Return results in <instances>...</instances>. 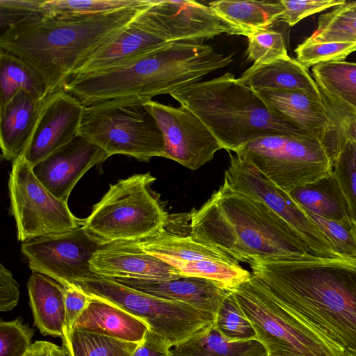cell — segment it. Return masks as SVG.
Listing matches in <instances>:
<instances>
[{
  "instance_id": "cell-1",
  "label": "cell",
  "mask_w": 356,
  "mask_h": 356,
  "mask_svg": "<svg viewBox=\"0 0 356 356\" xmlns=\"http://www.w3.org/2000/svg\"><path fill=\"white\" fill-rule=\"evenodd\" d=\"M251 273L299 321L346 356H356V258L309 252L256 258Z\"/></svg>"
},
{
  "instance_id": "cell-2",
  "label": "cell",
  "mask_w": 356,
  "mask_h": 356,
  "mask_svg": "<svg viewBox=\"0 0 356 356\" xmlns=\"http://www.w3.org/2000/svg\"><path fill=\"white\" fill-rule=\"evenodd\" d=\"M156 1L96 15L35 14L2 32L0 49L34 67L51 95L63 89L82 61L111 41Z\"/></svg>"
},
{
  "instance_id": "cell-3",
  "label": "cell",
  "mask_w": 356,
  "mask_h": 356,
  "mask_svg": "<svg viewBox=\"0 0 356 356\" xmlns=\"http://www.w3.org/2000/svg\"><path fill=\"white\" fill-rule=\"evenodd\" d=\"M228 56L200 42H169L120 65L71 77L63 89L83 106L127 96L152 97L182 89L229 65Z\"/></svg>"
},
{
  "instance_id": "cell-4",
  "label": "cell",
  "mask_w": 356,
  "mask_h": 356,
  "mask_svg": "<svg viewBox=\"0 0 356 356\" xmlns=\"http://www.w3.org/2000/svg\"><path fill=\"white\" fill-rule=\"evenodd\" d=\"M189 216V234L219 248L238 262L309 253L277 213L261 200L224 183Z\"/></svg>"
},
{
  "instance_id": "cell-5",
  "label": "cell",
  "mask_w": 356,
  "mask_h": 356,
  "mask_svg": "<svg viewBox=\"0 0 356 356\" xmlns=\"http://www.w3.org/2000/svg\"><path fill=\"white\" fill-rule=\"evenodd\" d=\"M170 95L195 114L227 152L270 136L308 135L230 72Z\"/></svg>"
},
{
  "instance_id": "cell-6",
  "label": "cell",
  "mask_w": 356,
  "mask_h": 356,
  "mask_svg": "<svg viewBox=\"0 0 356 356\" xmlns=\"http://www.w3.org/2000/svg\"><path fill=\"white\" fill-rule=\"evenodd\" d=\"M155 180L147 172L111 185L83 228L104 245L143 240L165 229L168 216L151 189Z\"/></svg>"
},
{
  "instance_id": "cell-7",
  "label": "cell",
  "mask_w": 356,
  "mask_h": 356,
  "mask_svg": "<svg viewBox=\"0 0 356 356\" xmlns=\"http://www.w3.org/2000/svg\"><path fill=\"white\" fill-rule=\"evenodd\" d=\"M139 96L116 97L85 106L79 134L102 149L108 156L122 154L140 161L163 157L164 140Z\"/></svg>"
},
{
  "instance_id": "cell-8",
  "label": "cell",
  "mask_w": 356,
  "mask_h": 356,
  "mask_svg": "<svg viewBox=\"0 0 356 356\" xmlns=\"http://www.w3.org/2000/svg\"><path fill=\"white\" fill-rule=\"evenodd\" d=\"M88 295L110 302L145 321L170 348L213 325L214 316L184 302L149 295L94 275L76 283Z\"/></svg>"
},
{
  "instance_id": "cell-9",
  "label": "cell",
  "mask_w": 356,
  "mask_h": 356,
  "mask_svg": "<svg viewBox=\"0 0 356 356\" xmlns=\"http://www.w3.org/2000/svg\"><path fill=\"white\" fill-rule=\"evenodd\" d=\"M235 154L246 158L287 193L332 172L327 145L309 135L281 134L258 138Z\"/></svg>"
},
{
  "instance_id": "cell-10",
  "label": "cell",
  "mask_w": 356,
  "mask_h": 356,
  "mask_svg": "<svg viewBox=\"0 0 356 356\" xmlns=\"http://www.w3.org/2000/svg\"><path fill=\"white\" fill-rule=\"evenodd\" d=\"M231 291L264 347L291 349L305 356H341L282 307L252 273Z\"/></svg>"
},
{
  "instance_id": "cell-11",
  "label": "cell",
  "mask_w": 356,
  "mask_h": 356,
  "mask_svg": "<svg viewBox=\"0 0 356 356\" xmlns=\"http://www.w3.org/2000/svg\"><path fill=\"white\" fill-rule=\"evenodd\" d=\"M8 191L18 240L74 229L83 224L76 218L67 202L54 196L38 180L24 154L13 161Z\"/></svg>"
},
{
  "instance_id": "cell-12",
  "label": "cell",
  "mask_w": 356,
  "mask_h": 356,
  "mask_svg": "<svg viewBox=\"0 0 356 356\" xmlns=\"http://www.w3.org/2000/svg\"><path fill=\"white\" fill-rule=\"evenodd\" d=\"M229 165L224 184L232 189L254 197L283 218L305 244L310 254L339 258L334 246L289 194L261 173L250 161L229 152Z\"/></svg>"
},
{
  "instance_id": "cell-13",
  "label": "cell",
  "mask_w": 356,
  "mask_h": 356,
  "mask_svg": "<svg viewBox=\"0 0 356 356\" xmlns=\"http://www.w3.org/2000/svg\"><path fill=\"white\" fill-rule=\"evenodd\" d=\"M104 244L82 226L29 239L22 252L32 272L47 275L64 287L93 276L90 261Z\"/></svg>"
},
{
  "instance_id": "cell-14",
  "label": "cell",
  "mask_w": 356,
  "mask_h": 356,
  "mask_svg": "<svg viewBox=\"0 0 356 356\" xmlns=\"http://www.w3.org/2000/svg\"><path fill=\"white\" fill-rule=\"evenodd\" d=\"M145 107L155 119L163 137V158L191 170H197L210 161L222 145L191 111L149 100Z\"/></svg>"
},
{
  "instance_id": "cell-15",
  "label": "cell",
  "mask_w": 356,
  "mask_h": 356,
  "mask_svg": "<svg viewBox=\"0 0 356 356\" xmlns=\"http://www.w3.org/2000/svg\"><path fill=\"white\" fill-rule=\"evenodd\" d=\"M145 14L154 32L167 42L202 43L222 33L246 36L209 6L195 1L156 0Z\"/></svg>"
},
{
  "instance_id": "cell-16",
  "label": "cell",
  "mask_w": 356,
  "mask_h": 356,
  "mask_svg": "<svg viewBox=\"0 0 356 356\" xmlns=\"http://www.w3.org/2000/svg\"><path fill=\"white\" fill-rule=\"evenodd\" d=\"M84 107L64 89L47 98L24 154L32 167L79 134Z\"/></svg>"
},
{
  "instance_id": "cell-17",
  "label": "cell",
  "mask_w": 356,
  "mask_h": 356,
  "mask_svg": "<svg viewBox=\"0 0 356 356\" xmlns=\"http://www.w3.org/2000/svg\"><path fill=\"white\" fill-rule=\"evenodd\" d=\"M108 158L100 147L77 135L33 167L38 180L58 199L67 202L81 177Z\"/></svg>"
},
{
  "instance_id": "cell-18",
  "label": "cell",
  "mask_w": 356,
  "mask_h": 356,
  "mask_svg": "<svg viewBox=\"0 0 356 356\" xmlns=\"http://www.w3.org/2000/svg\"><path fill=\"white\" fill-rule=\"evenodd\" d=\"M90 265L94 274L108 278L165 280L184 277L177 269L132 242L103 245L93 254Z\"/></svg>"
},
{
  "instance_id": "cell-19",
  "label": "cell",
  "mask_w": 356,
  "mask_h": 356,
  "mask_svg": "<svg viewBox=\"0 0 356 356\" xmlns=\"http://www.w3.org/2000/svg\"><path fill=\"white\" fill-rule=\"evenodd\" d=\"M109 279L149 295L186 303L214 317L222 300L230 291L214 282L193 277L165 280Z\"/></svg>"
},
{
  "instance_id": "cell-20",
  "label": "cell",
  "mask_w": 356,
  "mask_h": 356,
  "mask_svg": "<svg viewBox=\"0 0 356 356\" xmlns=\"http://www.w3.org/2000/svg\"><path fill=\"white\" fill-rule=\"evenodd\" d=\"M254 90L270 108L307 134L325 143L333 135L335 126L323 100L301 91Z\"/></svg>"
},
{
  "instance_id": "cell-21",
  "label": "cell",
  "mask_w": 356,
  "mask_h": 356,
  "mask_svg": "<svg viewBox=\"0 0 356 356\" xmlns=\"http://www.w3.org/2000/svg\"><path fill=\"white\" fill-rule=\"evenodd\" d=\"M47 98L42 99L19 90L0 106V145L3 159L13 161L24 154Z\"/></svg>"
},
{
  "instance_id": "cell-22",
  "label": "cell",
  "mask_w": 356,
  "mask_h": 356,
  "mask_svg": "<svg viewBox=\"0 0 356 356\" xmlns=\"http://www.w3.org/2000/svg\"><path fill=\"white\" fill-rule=\"evenodd\" d=\"M90 296L74 330L108 336L140 343L149 330L147 323L125 309L105 300Z\"/></svg>"
},
{
  "instance_id": "cell-23",
  "label": "cell",
  "mask_w": 356,
  "mask_h": 356,
  "mask_svg": "<svg viewBox=\"0 0 356 356\" xmlns=\"http://www.w3.org/2000/svg\"><path fill=\"white\" fill-rule=\"evenodd\" d=\"M238 79L254 90L301 91L323 100L307 69L289 56L265 65H252Z\"/></svg>"
},
{
  "instance_id": "cell-24",
  "label": "cell",
  "mask_w": 356,
  "mask_h": 356,
  "mask_svg": "<svg viewBox=\"0 0 356 356\" xmlns=\"http://www.w3.org/2000/svg\"><path fill=\"white\" fill-rule=\"evenodd\" d=\"M33 325L43 336L63 338L65 288L51 277L33 272L27 282Z\"/></svg>"
},
{
  "instance_id": "cell-25",
  "label": "cell",
  "mask_w": 356,
  "mask_h": 356,
  "mask_svg": "<svg viewBox=\"0 0 356 356\" xmlns=\"http://www.w3.org/2000/svg\"><path fill=\"white\" fill-rule=\"evenodd\" d=\"M146 253L162 260L171 259L181 261L210 259L239 264L235 259L219 248L187 236L172 234L165 229L154 236L131 241Z\"/></svg>"
},
{
  "instance_id": "cell-26",
  "label": "cell",
  "mask_w": 356,
  "mask_h": 356,
  "mask_svg": "<svg viewBox=\"0 0 356 356\" xmlns=\"http://www.w3.org/2000/svg\"><path fill=\"white\" fill-rule=\"evenodd\" d=\"M209 6L219 15L238 26L246 37L269 28L280 20L284 8L280 1L219 0Z\"/></svg>"
},
{
  "instance_id": "cell-27",
  "label": "cell",
  "mask_w": 356,
  "mask_h": 356,
  "mask_svg": "<svg viewBox=\"0 0 356 356\" xmlns=\"http://www.w3.org/2000/svg\"><path fill=\"white\" fill-rule=\"evenodd\" d=\"M174 356H267L258 340L232 341L211 325L174 346Z\"/></svg>"
},
{
  "instance_id": "cell-28",
  "label": "cell",
  "mask_w": 356,
  "mask_h": 356,
  "mask_svg": "<svg viewBox=\"0 0 356 356\" xmlns=\"http://www.w3.org/2000/svg\"><path fill=\"white\" fill-rule=\"evenodd\" d=\"M288 193L302 208L319 216L337 220L351 216L333 172L329 176Z\"/></svg>"
},
{
  "instance_id": "cell-29",
  "label": "cell",
  "mask_w": 356,
  "mask_h": 356,
  "mask_svg": "<svg viewBox=\"0 0 356 356\" xmlns=\"http://www.w3.org/2000/svg\"><path fill=\"white\" fill-rule=\"evenodd\" d=\"M314 81L323 95L356 114V63L332 61L313 66Z\"/></svg>"
},
{
  "instance_id": "cell-30",
  "label": "cell",
  "mask_w": 356,
  "mask_h": 356,
  "mask_svg": "<svg viewBox=\"0 0 356 356\" xmlns=\"http://www.w3.org/2000/svg\"><path fill=\"white\" fill-rule=\"evenodd\" d=\"M44 99L50 95L43 76L19 56L0 49V106L18 91Z\"/></svg>"
},
{
  "instance_id": "cell-31",
  "label": "cell",
  "mask_w": 356,
  "mask_h": 356,
  "mask_svg": "<svg viewBox=\"0 0 356 356\" xmlns=\"http://www.w3.org/2000/svg\"><path fill=\"white\" fill-rule=\"evenodd\" d=\"M328 148L333 174L356 221V142L335 130Z\"/></svg>"
},
{
  "instance_id": "cell-32",
  "label": "cell",
  "mask_w": 356,
  "mask_h": 356,
  "mask_svg": "<svg viewBox=\"0 0 356 356\" xmlns=\"http://www.w3.org/2000/svg\"><path fill=\"white\" fill-rule=\"evenodd\" d=\"M62 341L71 356H133L140 344L80 330L63 333Z\"/></svg>"
},
{
  "instance_id": "cell-33",
  "label": "cell",
  "mask_w": 356,
  "mask_h": 356,
  "mask_svg": "<svg viewBox=\"0 0 356 356\" xmlns=\"http://www.w3.org/2000/svg\"><path fill=\"white\" fill-rule=\"evenodd\" d=\"M177 269L184 277H193L214 282L226 289L232 290L250 275L239 264L203 259L181 261L163 260Z\"/></svg>"
},
{
  "instance_id": "cell-34",
  "label": "cell",
  "mask_w": 356,
  "mask_h": 356,
  "mask_svg": "<svg viewBox=\"0 0 356 356\" xmlns=\"http://www.w3.org/2000/svg\"><path fill=\"white\" fill-rule=\"evenodd\" d=\"M316 42H356V12L346 4L321 15L318 26L307 38Z\"/></svg>"
},
{
  "instance_id": "cell-35",
  "label": "cell",
  "mask_w": 356,
  "mask_h": 356,
  "mask_svg": "<svg viewBox=\"0 0 356 356\" xmlns=\"http://www.w3.org/2000/svg\"><path fill=\"white\" fill-rule=\"evenodd\" d=\"M149 0H44L42 13L53 15H96L138 6Z\"/></svg>"
},
{
  "instance_id": "cell-36",
  "label": "cell",
  "mask_w": 356,
  "mask_h": 356,
  "mask_svg": "<svg viewBox=\"0 0 356 356\" xmlns=\"http://www.w3.org/2000/svg\"><path fill=\"white\" fill-rule=\"evenodd\" d=\"M213 325L227 339L232 341L257 340L256 331L230 290L222 300Z\"/></svg>"
},
{
  "instance_id": "cell-37",
  "label": "cell",
  "mask_w": 356,
  "mask_h": 356,
  "mask_svg": "<svg viewBox=\"0 0 356 356\" xmlns=\"http://www.w3.org/2000/svg\"><path fill=\"white\" fill-rule=\"evenodd\" d=\"M302 209L330 239L341 257L356 258V221L351 216L337 220Z\"/></svg>"
},
{
  "instance_id": "cell-38",
  "label": "cell",
  "mask_w": 356,
  "mask_h": 356,
  "mask_svg": "<svg viewBox=\"0 0 356 356\" xmlns=\"http://www.w3.org/2000/svg\"><path fill=\"white\" fill-rule=\"evenodd\" d=\"M356 51V42H316L307 38L295 49L296 60L305 68L316 65L343 61Z\"/></svg>"
},
{
  "instance_id": "cell-39",
  "label": "cell",
  "mask_w": 356,
  "mask_h": 356,
  "mask_svg": "<svg viewBox=\"0 0 356 356\" xmlns=\"http://www.w3.org/2000/svg\"><path fill=\"white\" fill-rule=\"evenodd\" d=\"M247 57L253 65H265L288 55L283 35L269 28L259 30L248 37Z\"/></svg>"
},
{
  "instance_id": "cell-40",
  "label": "cell",
  "mask_w": 356,
  "mask_h": 356,
  "mask_svg": "<svg viewBox=\"0 0 356 356\" xmlns=\"http://www.w3.org/2000/svg\"><path fill=\"white\" fill-rule=\"evenodd\" d=\"M35 329L19 316L0 322V356H24L32 345Z\"/></svg>"
},
{
  "instance_id": "cell-41",
  "label": "cell",
  "mask_w": 356,
  "mask_h": 356,
  "mask_svg": "<svg viewBox=\"0 0 356 356\" xmlns=\"http://www.w3.org/2000/svg\"><path fill=\"white\" fill-rule=\"evenodd\" d=\"M284 11L280 20L293 26L301 19L332 7L347 3L345 0H280Z\"/></svg>"
},
{
  "instance_id": "cell-42",
  "label": "cell",
  "mask_w": 356,
  "mask_h": 356,
  "mask_svg": "<svg viewBox=\"0 0 356 356\" xmlns=\"http://www.w3.org/2000/svg\"><path fill=\"white\" fill-rule=\"evenodd\" d=\"M42 1L40 0H0L1 29L5 26V30H6L33 15L42 13Z\"/></svg>"
},
{
  "instance_id": "cell-43",
  "label": "cell",
  "mask_w": 356,
  "mask_h": 356,
  "mask_svg": "<svg viewBox=\"0 0 356 356\" xmlns=\"http://www.w3.org/2000/svg\"><path fill=\"white\" fill-rule=\"evenodd\" d=\"M65 288V321L63 333L70 334L74 330L78 318L88 306L91 298L76 285Z\"/></svg>"
},
{
  "instance_id": "cell-44",
  "label": "cell",
  "mask_w": 356,
  "mask_h": 356,
  "mask_svg": "<svg viewBox=\"0 0 356 356\" xmlns=\"http://www.w3.org/2000/svg\"><path fill=\"white\" fill-rule=\"evenodd\" d=\"M19 285L11 272L3 264L0 266V311H12L18 304Z\"/></svg>"
},
{
  "instance_id": "cell-45",
  "label": "cell",
  "mask_w": 356,
  "mask_h": 356,
  "mask_svg": "<svg viewBox=\"0 0 356 356\" xmlns=\"http://www.w3.org/2000/svg\"><path fill=\"white\" fill-rule=\"evenodd\" d=\"M323 102L335 130L356 142V114L341 108L324 96Z\"/></svg>"
},
{
  "instance_id": "cell-46",
  "label": "cell",
  "mask_w": 356,
  "mask_h": 356,
  "mask_svg": "<svg viewBox=\"0 0 356 356\" xmlns=\"http://www.w3.org/2000/svg\"><path fill=\"white\" fill-rule=\"evenodd\" d=\"M133 356H174L171 348L159 337L148 330Z\"/></svg>"
},
{
  "instance_id": "cell-47",
  "label": "cell",
  "mask_w": 356,
  "mask_h": 356,
  "mask_svg": "<svg viewBox=\"0 0 356 356\" xmlns=\"http://www.w3.org/2000/svg\"><path fill=\"white\" fill-rule=\"evenodd\" d=\"M24 356H71L64 346H58L47 341H36L30 346Z\"/></svg>"
},
{
  "instance_id": "cell-48",
  "label": "cell",
  "mask_w": 356,
  "mask_h": 356,
  "mask_svg": "<svg viewBox=\"0 0 356 356\" xmlns=\"http://www.w3.org/2000/svg\"><path fill=\"white\" fill-rule=\"evenodd\" d=\"M267 356H305L291 349L277 346L265 347Z\"/></svg>"
},
{
  "instance_id": "cell-49",
  "label": "cell",
  "mask_w": 356,
  "mask_h": 356,
  "mask_svg": "<svg viewBox=\"0 0 356 356\" xmlns=\"http://www.w3.org/2000/svg\"><path fill=\"white\" fill-rule=\"evenodd\" d=\"M348 5L356 12V1L348 2Z\"/></svg>"
},
{
  "instance_id": "cell-50",
  "label": "cell",
  "mask_w": 356,
  "mask_h": 356,
  "mask_svg": "<svg viewBox=\"0 0 356 356\" xmlns=\"http://www.w3.org/2000/svg\"><path fill=\"white\" fill-rule=\"evenodd\" d=\"M341 356H346V355H344L342 353Z\"/></svg>"
}]
</instances>
